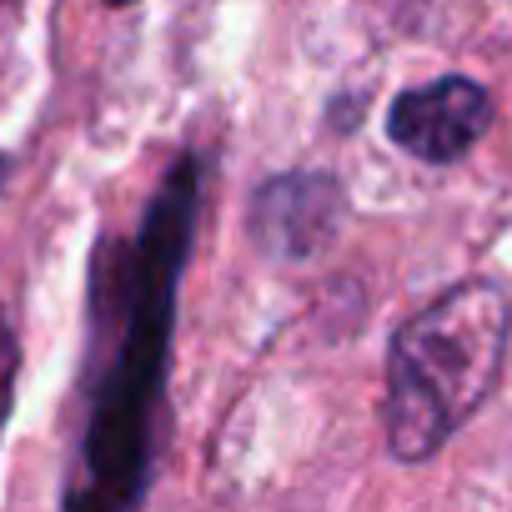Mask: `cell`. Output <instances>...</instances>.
I'll use <instances>...</instances> for the list:
<instances>
[{"label":"cell","instance_id":"cell-2","mask_svg":"<svg viewBox=\"0 0 512 512\" xmlns=\"http://www.w3.org/2000/svg\"><path fill=\"white\" fill-rule=\"evenodd\" d=\"M512 307L492 282H462L397 327L387 352V447L427 462L492 392Z\"/></svg>","mask_w":512,"mask_h":512},{"label":"cell","instance_id":"cell-5","mask_svg":"<svg viewBox=\"0 0 512 512\" xmlns=\"http://www.w3.org/2000/svg\"><path fill=\"white\" fill-rule=\"evenodd\" d=\"M16 362H21V352H16V332L0 322V427H6L11 392H16Z\"/></svg>","mask_w":512,"mask_h":512},{"label":"cell","instance_id":"cell-6","mask_svg":"<svg viewBox=\"0 0 512 512\" xmlns=\"http://www.w3.org/2000/svg\"><path fill=\"white\" fill-rule=\"evenodd\" d=\"M111 6H131V0H111Z\"/></svg>","mask_w":512,"mask_h":512},{"label":"cell","instance_id":"cell-4","mask_svg":"<svg viewBox=\"0 0 512 512\" xmlns=\"http://www.w3.org/2000/svg\"><path fill=\"white\" fill-rule=\"evenodd\" d=\"M342 216H347V196L332 176L292 171V176H277V181H267L262 191H256L251 236L267 256L307 262V256L332 246Z\"/></svg>","mask_w":512,"mask_h":512},{"label":"cell","instance_id":"cell-1","mask_svg":"<svg viewBox=\"0 0 512 512\" xmlns=\"http://www.w3.org/2000/svg\"><path fill=\"white\" fill-rule=\"evenodd\" d=\"M201 201V166L186 156L161 196L146 211V231L131 251V272L116 282L126 297V322L116 337L111 377L96 392L91 437H86V467L101 502H136L146 492L151 467V407L161 397L166 372V337H171V292L176 272L191 246V216Z\"/></svg>","mask_w":512,"mask_h":512},{"label":"cell","instance_id":"cell-3","mask_svg":"<svg viewBox=\"0 0 512 512\" xmlns=\"http://www.w3.org/2000/svg\"><path fill=\"white\" fill-rule=\"evenodd\" d=\"M492 126V96L467 76H442L432 86L402 91L387 116V136L417 161H457Z\"/></svg>","mask_w":512,"mask_h":512}]
</instances>
